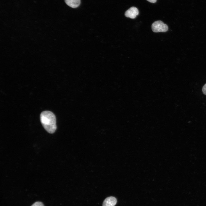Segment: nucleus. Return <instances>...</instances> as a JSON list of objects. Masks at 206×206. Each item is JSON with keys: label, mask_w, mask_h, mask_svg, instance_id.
<instances>
[{"label": "nucleus", "mask_w": 206, "mask_h": 206, "mask_svg": "<svg viewBox=\"0 0 206 206\" xmlns=\"http://www.w3.org/2000/svg\"><path fill=\"white\" fill-rule=\"evenodd\" d=\"M146 0L150 3H155L157 1V0Z\"/></svg>", "instance_id": "obj_8"}, {"label": "nucleus", "mask_w": 206, "mask_h": 206, "mask_svg": "<svg viewBox=\"0 0 206 206\" xmlns=\"http://www.w3.org/2000/svg\"><path fill=\"white\" fill-rule=\"evenodd\" d=\"M153 31L157 33L165 32L168 29L167 25L161 20L156 21L153 23L151 26Z\"/></svg>", "instance_id": "obj_2"}, {"label": "nucleus", "mask_w": 206, "mask_h": 206, "mask_svg": "<svg viewBox=\"0 0 206 206\" xmlns=\"http://www.w3.org/2000/svg\"><path fill=\"white\" fill-rule=\"evenodd\" d=\"M31 206H44L43 203L41 202L37 201L34 203Z\"/></svg>", "instance_id": "obj_6"}, {"label": "nucleus", "mask_w": 206, "mask_h": 206, "mask_svg": "<svg viewBox=\"0 0 206 206\" xmlns=\"http://www.w3.org/2000/svg\"><path fill=\"white\" fill-rule=\"evenodd\" d=\"M139 14L138 9L135 7H132L127 10L125 13V16L131 19H134Z\"/></svg>", "instance_id": "obj_3"}, {"label": "nucleus", "mask_w": 206, "mask_h": 206, "mask_svg": "<svg viewBox=\"0 0 206 206\" xmlns=\"http://www.w3.org/2000/svg\"><path fill=\"white\" fill-rule=\"evenodd\" d=\"M66 3L72 8L78 7L80 3V0H65Z\"/></svg>", "instance_id": "obj_5"}, {"label": "nucleus", "mask_w": 206, "mask_h": 206, "mask_svg": "<svg viewBox=\"0 0 206 206\" xmlns=\"http://www.w3.org/2000/svg\"><path fill=\"white\" fill-rule=\"evenodd\" d=\"M116 203L117 200L116 198L113 197H109L104 200L102 206H114Z\"/></svg>", "instance_id": "obj_4"}, {"label": "nucleus", "mask_w": 206, "mask_h": 206, "mask_svg": "<svg viewBox=\"0 0 206 206\" xmlns=\"http://www.w3.org/2000/svg\"><path fill=\"white\" fill-rule=\"evenodd\" d=\"M202 91L203 94L206 95V83L203 86Z\"/></svg>", "instance_id": "obj_7"}, {"label": "nucleus", "mask_w": 206, "mask_h": 206, "mask_svg": "<svg viewBox=\"0 0 206 206\" xmlns=\"http://www.w3.org/2000/svg\"><path fill=\"white\" fill-rule=\"evenodd\" d=\"M41 122L48 133H53L56 129V119L54 114L49 111H43L40 115Z\"/></svg>", "instance_id": "obj_1"}]
</instances>
